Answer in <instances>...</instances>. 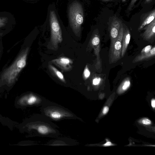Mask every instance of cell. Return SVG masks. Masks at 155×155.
<instances>
[{
  "instance_id": "6da1fadb",
  "label": "cell",
  "mask_w": 155,
  "mask_h": 155,
  "mask_svg": "<svg viewBox=\"0 0 155 155\" xmlns=\"http://www.w3.org/2000/svg\"><path fill=\"white\" fill-rule=\"evenodd\" d=\"M25 127L34 136L54 138L61 135L58 126L41 114L33 116Z\"/></svg>"
},
{
  "instance_id": "7a4b0ae2",
  "label": "cell",
  "mask_w": 155,
  "mask_h": 155,
  "mask_svg": "<svg viewBox=\"0 0 155 155\" xmlns=\"http://www.w3.org/2000/svg\"><path fill=\"white\" fill-rule=\"evenodd\" d=\"M45 23L49 27L50 31V39L48 48L56 51L58 44L63 40V24L54 3L50 4L48 7Z\"/></svg>"
},
{
  "instance_id": "3957f363",
  "label": "cell",
  "mask_w": 155,
  "mask_h": 155,
  "mask_svg": "<svg viewBox=\"0 0 155 155\" xmlns=\"http://www.w3.org/2000/svg\"><path fill=\"white\" fill-rule=\"evenodd\" d=\"M40 107L41 114L52 121H59L64 120L83 121L81 118L68 109L48 100Z\"/></svg>"
},
{
  "instance_id": "277c9868",
  "label": "cell",
  "mask_w": 155,
  "mask_h": 155,
  "mask_svg": "<svg viewBox=\"0 0 155 155\" xmlns=\"http://www.w3.org/2000/svg\"><path fill=\"white\" fill-rule=\"evenodd\" d=\"M68 26L74 34L80 37L84 20V7L80 0H68L67 7Z\"/></svg>"
},
{
  "instance_id": "5b68a950",
  "label": "cell",
  "mask_w": 155,
  "mask_h": 155,
  "mask_svg": "<svg viewBox=\"0 0 155 155\" xmlns=\"http://www.w3.org/2000/svg\"><path fill=\"white\" fill-rule=\"evenodd\" d=\"M29 51V48L27 47L21 52L15 61L3 72L1 76L2 80L9 84L15 82L19 74L26 65Z\"/></svg>"
},
{
  "instance_id": "8992f818",
  "label": "cell",
  "mask_w": 155,
  "mask_h": 155,
  "mask_svg": "<svg viewBox=\"0 0 155 155\" xmlns=\"http://www.w3.org/2000/svg\"><path fill=\"white\" fill-rule=\"evenodd\" d=\"M123 35V28L121 27L120 29L117 38L111 41L109 54V61L111 63L117 62L121 58Z\"/></svg>"
},
{
  "instance_id": "52a82bcc",
  "label": "cell",
  "mask_w": 155,
  "mask_h": 155,
  "mask_svg": "<svg viewBox=\"0 0 155 155\" xmlns=\"http://www.w3.org/2000/svg\"><path fill=\"white\" fill-rule=\"evenodd\" d=\"M47 99L33 93H30L22 96L18 100L19 104L23 106H41Z\"/></svg>"
},
{
  "instance_id": "ba28073f",
  "label": "cell",
  "mask_w": 155,
  "mask_h": 155,
  "mask_svg": "<svg viewBox=\"0 0 155 155\" xmlns=\"http://www.w3.org/2000/svg\"><path fill=\"white\" fill-rule=\"evenodd\" d=\"M79 143L76 140L68 137H58L53 139L43 145L51 146H73L78 145Z\"/></svg>"
},
{
  "instance_id": "9c48e42d",
  "label": "cell",
  "mask_w": 155,
  "mask_h": 155,
  "mask_svg": "<svg viewBox=\"0 0 155 155\" xmlns=\"http://www.w3.org/2000/svg\"><path fill=\"white\" fill-rule=\"evenodd\" d=\"M51 62L60 68L62 71L67 72L72 68L73 61L65 57H61L52 60Z\"/></svg>"
},
{
  "instance_id": "30bf717a",
  "label": "cell",
  "mask_w": 155,
  "mask_h": 155,
  "mask_svg": "<svg viewBox=\"0 0 155 155\" xmlns=\"http://www.w3.org/2000/svg\"><path fill=\"white\" fill-rule=\"evenodd\" d=\"M150 25L145 32L142 35L144 39L146 41H150L154 38L155 33V21Z\"/></svg>"
},
{
  "instance_id": "8fae6325",
  "label": "cell",
  "mask_w": 155,
  "mask_h": 155,
  "mask_svg": "<svg viewBox=\"0 0 155 155\" xmlns=\"http://www.w3.org/2000/svg\"><path fill=\"white\" fill-rule=\"evenodd\" d=\"M130 38V35L129 30L126 31L124 33L122 40V47L121 57H124L126 52Z\"/></svg>"
},
{
  "instance_id": "7c38bea8",
  "label": "cell",
  "mask_w": 155,
  "mask_h": 155,
  "mask_svg": "<svg viewBox=\"0 0 155 155\" xmlns=\"http://www.w3.org/2000/svg\"><path fill=\"white\" fill-rule=\"evenodd\" d=\"M155 55V47L151 48L150 51L146 54H140L138 55L133 60V63L142 61L154 56Z\"/></svg>"
},
{
  "instance_id": "4fadbf2b",
  "label": "cell",
  "mask_w": 155,
  "mask_h": 155,
  "mask_svg": "<svg viewBox=\"0 0 155 155\" xmlns=\"http://www.w3.org/2000/svg\"><path fill=\"white\" fill-rule=\"evenodd\" d=\"M48 67L50 72L53 76L59 79L62 82L66 83L64 76L61 72L51 64H49Z\"/></svg>"
},
{
  "instance_id": "5bb4252c",
  "label": "cell",
  "mask_w": 155,
  "mask_h": 155,
  "mask_svg": "<svg viewBox=\"0 0 155 155\" xmlns=\"http://www.w3.org/2000/svg\"><path fill=\"white\" fill-rule=\"evenodd\" d=\"M119 25H114L110 31L111 41L114 40L118 36L119 31Z\"/></svg>"
},
{
  "instance_id": "9a60e30c",
  "label": "cell",
  "mask_w": 155,
  "mask_h": 155,
  "mask_svg": "<svg viewBox=\"0 0 155 155\" xmlns=\"http://www.w3.org/2000/svg\"><path fill=\"white\" fill-rule=\"evenodd\" d=\"M100 42V39L97 35L94 36L91 40V45L93 47L98 45Z\"/></svg>"
},
{
  "instance_id": "2e32d148",
  "label": "cell",
  "mask_w": 155,
  "mask_h": 155,
  "mask_svg": "<svg viewBox=\"0 0 155 155\" xmlns=\"http://www.w3.org/2000/svg\"><path fill=\"white\" fill-rule=\"evenodd\" d=\"M155 15L154 14L153 15H152L149 17L142 24L141 26L139 28V29H141L143 27H144L146 25L152 22L154 19Z\"/></svg>"
},
{
  "instance_id": "e0dca14e",
  "label": "cell",
  "mask_w": 155,
  "mask_h": 155,
  "mask_svg": "<svg viewBox=\"0 0 155 155\" xmlns=\"http://www.w3.org/2000/svg\"><path fill=\"white\" fill-rule=\"evenodd\" d=\"M130 83L129 79L125 80L122 84V88L123 90H125L130 86Z\"/></svg>"
},
{
  "instance_id": "ac0fdd59",
  "label": "cell",
  "mask_w": 155,
  "mask_h": 155,
  "mask_svg": "<svg viewBox=\"0 0 155 155\" xmlns=\"http://www.w3.org/2000/svg\"><path fill=\"white\" fill-rule=\"evenodd\" d=\"M90 75V72L88 68L87 65H86L83 73V76L84 78L86 80L88 78Z\"/></svg>"
},
{
  "instance_id": "d6986e66",
  "label": "cell",
  "mask_w": 155,
  "mask_h": 155,
  "mask_svg": "<svg viewBox=\"0 0 155 155\" xmlns=\"http://www.w3.org/2000/svg\"><path fill=\"white\" fill-rule=\"evenodd\" d=\"M151 46L148 45L145 47L141 51L140 54H146L149 52L151 49Z\"/></svg>"
},
{
  "instance_id": "ffe728a7",
  "label": "cell",
  "mask_w": 155,
  "mask_h": 155,
  "mask_svg": "<svg viewBox=\"0 0 155 155\" xmlns=\"http://www.w3.org/2000/svg\"><path fill=\"white\" fill-rule=\"evenodd\" d=\"M142 123L145 125H149L151 123V121L149 119L147 118H144L142 121Z\"/></svg>"
},
{
  "instance_id": "44dd1931",
  "label": "cell",
  "mask_w": 155,
  "mask_h": 155,
  "mask_svg": "<svg viewBox=\"0 0 155 155\" xmlns=\"http://www.w3.org/2000/svg\"><path fill=\"white\" fill-rule=\"evenodd\" d=\"M100 81V78H95L93 80V83L94 85H97L99 83Z\"/></svg>"
},
{
  "instance_id": "7402d4cb",
  "label": "cell",
  "mask_w": 155,
  "mask_h": 155,
  "mask_svg": "<svg viewBox=\"0 0 155 155\" xmlns=\"http://www.w3.org/2000/svg\"><path fill=\"white\" fill-rule=\"evenodd\" d=\"M109 110V108L107 106H105L103 108L102 112L104 114H107L108 111Z\"/></svg>"
},
{
  "instance_id": "603a6c76",
  "label": "cell",
  "mask_w": 155,
  "mask_h": 155,
  "mask_svg": "<svg viewBox=\"0 0 155 155\" xmlns=\"http://www.w3.org/2000/svg\"><path fill=\"white\" fill-rule=\"evenodd\" d=\"M151 105L153 107H155V100L154 99H152L151 101Z\"/></svg>"
},
{
  "instance_id": "cb8c5ba5",
  "label": "cell",
  "mask_w": 155,
  "mask_h": 155,
  "mask_svg": "<svg viewBox=\"0 0 155 155\" xmlns=\"http://www.w3.org/2000/svg\"><path fill=\"white\" fill-rule=\"evenodd\" d=\"M112 145V143L110 141L107 142L104 145V146H110Z\"/></svg>"
},
{
  "instance_id": "d4e9b609",
  "label": "cell",
  "mask_w": 155,
  "mask_h": 155,
  "mask_svg": "<svg viewBox=\"0 0 155 155\" xmlns=\"http://www.w3.org/2000/svg\"><path fill=\"white\" fill-rule=\"evenodd\" d=\"M4 25V24L1 21H0V27Z\"/></svg>"
},
{
  "instance_id": "484cf974",
  "label": "cell",
  "mask_w": 155,
  "mask_h": 155,
  "mask_svg": "<svg viewBox=\"0 0 155 155\" xmlns=\"http://www.w3.org/2000/svg\"><path fill=\"white\" fill-rule=\"evenodd\" d=\"M148 0H147V1H148Z\"/></svg>"
},
{
  "instance_id": "4316f807",
  "label": "cell",
  "mask_w": 155,
  "mask_h": 155,
  "mask_svg": "<svg viewBox=\"0 0 155 155\" xmlns=\"http://www.w3.org/2000/svg\"></svg>"
},
{
  "instance_id": "83f0119b",
  "label": "cell",
  "mask_w": 155,
  "mask_h": 155,
  "mask_svg": "<svg viewBox=\"0 0 155 155\" xmlns=\"http://www.w3.org/2000/svg\"></svg>"
}]
</instances>
